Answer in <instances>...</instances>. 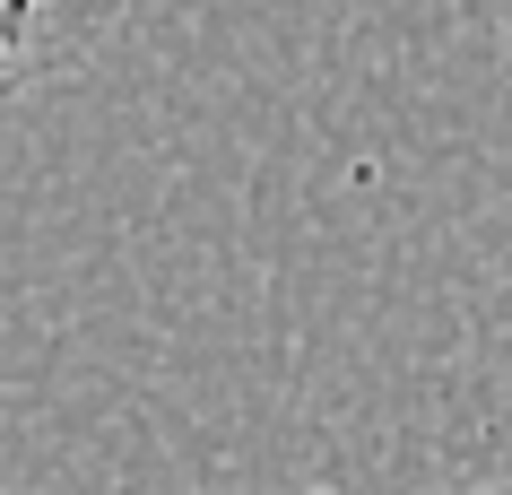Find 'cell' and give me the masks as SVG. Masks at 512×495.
<instances>
[{"label": "cell", "instance_id": "cell-1", "mask_svg": "<svg viewBox=\"0 0 512 495\" xmlns=\"http://www.w3.org/2000/svg\"><path fill=\"white\" fill-rule=\"evenodd\" d=\"M113 18H122V0H0V105L79 70L113 35Z\"/></svg>", "mask_w": 512, "mask_h": 495}, {"label": "cell", "instance_id": "cell-2", "mask_svg": "<svg viewBox=\"0 0 512 495\" xmlns=\"http://www.w3.org/2000/svg\"><path fill=\"white\" fill-rule=\"evenodd\" d=\"M460 495H512V478H504V487H460Z\"/></svg>", "mask_w": 512, "mask_h": 495}]
</instances>
